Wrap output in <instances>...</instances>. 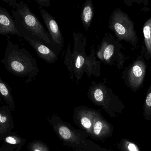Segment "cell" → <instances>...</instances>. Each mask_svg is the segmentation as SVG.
I'll list each match as a JSON object with an SVG mask.
<instances>
[{
	"label": "cell",
	"mask_w": 151,
	"mask_h": 151,
	"mask_svg": "<svg viewBox=\"0 0 151 151\" xmlns=\"http://www.w3.org/2000/svg\"><path fill=\"white\" fill-rule=\"evenodd\" d=\"M72 36L74 40L73 50H71V43H69L64 59V64L70 73V80L73 81L76 79V83L78 84L84 73H86L89 79L92 76L99 77L102 62L97 60L94 46L91 47V53L87 55L86 52V36L81 32H73Z\"/></svg>",
	"instance_id": "1"
},
{
	"label": "cell",
	"mask_w": 151,
	"mask_h": 151,
	"mask_svg": "<svg viewBox=\"0 0 151 151\" xmlns=\"http://www.w3.org/2000/svg\"><path fill=\"white\" fill-rule=\"evenodd\" d=\"M12 8L11 12L17 29L23 38L41 42L53 50L51 37L37 16L33 14L27 3L16 0H2Z\"/></svg>",
	"instance_id": "2"
},
{
	"label": "cell",
	"mask_w": 151,
	"mask_h": 151,
	"mask_svg": "<svg viewBox=\"0 0 151 151\" xmlns=\"http://www.w3.org/2000/svg\"><path fill=\"white\" fill-rule=\"evenodd\" d=\"M7 41L5 57L1 62L8 72L24 78L26 83L32 82L39 73L36 59L26 48L12 42L9 37Z\"/></svg>",
	"instance_id": "3"
},
{
	"label": "cell",
	"mask_w": 151,
	"mask_h": 151,
	"mask_svg": "<svg viewBox=\"0 0 151 151\" xmlns=\"http://www.w3.org/2000/svg\"><path fill=\"white\" fill-rule=\"evenodd\" d=\"M47 120L63 144L73 151H110L87 139L89 134L81 129H75L55 114L50 118L47 117Z\"/></svg>",
	"instance_id": "4"
},
{
	"label": "cell",
	"mask_w": 151,
	"mask_h": 151,
	"mask_svg": "<svg viewBox=\"0 0 151 151\" xmlns=\"http://www.w3.org/2000/svg\"><path fill=\"white\" fill-rule=\"evenodd\" d=\"M86 95L93 104L101 107L110 117H115L125 108L119 97L104 82L92 81Z\"/></svg>",
	"instance_id": "5"
},
{
	"label": "cell",
	"mask_w": 151,
	"mask_h": 151,
	"mask_svg": "<svg viewBox=\"0 0 151 151\" xmlns=\"http://www.w3.org/2000/svg\"><path fill=\"white\" fill-rule=\"evenodd\" d=\"M108 28L114 33L118 41H124L131 45L132 50L138 47L139 38L133 21L121 9L113 10L108 20Z\"/></svg>",
	"instance_id": "6"
},
{
	"label": "cell",
	"mask_w": 151,
	"mask_h": 151,
	"mask_svg": "<svg viewBox=\"0 0 151 151\" xmlns=\"http://www.w3.org/2000/svg\"><path fill=\"white\" fill-rule=\"evenodd\" d=\"M123 47L122 45L114 36L106 33L99 46L97 57L103 64L121 69L129 58L121 51Z\"/></svg>",
	"instance_id": "7"
},
{
	"label": "cell",
	"mask_w": 151,
	"mask_h": 151,
	"mask_svg": "<svg viewBox=\"0 0 151 151\" xmlns=\"http://www.w3.org/2000/svg\"><path fill=\"white\" fill-rule=\"evenodd\" d=\"M147 65L141 51L138 56L122 72L124 84L133 92H136L144 85Z\"/></svg>",
	"instance_id": "8"
},
{
	"label": "cell",
	"mask_w": 151,
	"mask_h": 151,
	"mask_svg": "<svg viewBox=\"0 0 151 151\" xmlns=\"http://www.w3.org/2000/svg\"><path fill=\"white\" fill-rule=\"evenodd\" d=\"M100 113L99 110L86 106H78L74 109L73 122L81 130L91 137L94 120Z\"/></svg>",
	"instance_id": "9"
},
{
	"label": "cell",
	"mask_w": 151,
	"mask_h": 151,
	"mask_svg": "<svg viewBox=\"0 0 151 151\" xmlns=\"http://www.w3.org/2000/svg\"><path fill=\"white\" fill-rule=\"evenodd\" d=\"M40 15L51 37L53 50L58 54L64 47V37L54 17L45 9H40Z\"/></svg>",
	"instance_id": "10"
},
{
	"label": "cell",
	"mask_w": 151,
	"mask_h": 151,
	"mask_svg": "<svg viewBox=\"0 0 151 151\" xmlns=\"http://www.w3.org/2000/svg\"><path fill=\"white\" fill-rule=\"evenodd\" d=\"M114 126L105 119L101 113L94 120L91 137L98 141L105 140L112 137Z\"/></svg>",
	"instance_id": "11"
},
{
	"label": "cell",
	"mask_w": 151,
	"mask_h": 151,
	"mask_svg": "<svg viewBox=\"0 0 151 151\" xmlns=\"http://www.w3.org/2000/svg\"><path fill=\"white\" fill-rule=\"evenodd\" d=\"M9 34L23 38V34L17 28L14 17L6 9L0 6V35L8 36Z\"/></svg>",
	"instance_id": "12"
},
{
	"label": "cell",
	"mask_w": 151,
	"mask_h": 151,
	"mask_svg": "<svg viewBox=\"0 0 151 151\" xmlns=\"http://www.w3.org/2000/svg\"><path fill=\"white\" fill-rule=\"evenodd\" d=\"M24 38L33 47L38 57L44 60L47 63L53 64L58 60L59 59L58 54L46 45L28 38Z\"/></svg>",
	"instance_id": "13"
},
{
	"label": "cell",
	"mask_w": 151,
	"mask_h": 151,
	"mask_svg": "<svg viewBox=\"0 0 151 151\" xmlns=\"http://www.w3.org/2000/svg\"><path fill=\"white\" fill-rule=\"evenodd\" d=\"M11 109L8 106L0 108V141L12 132L14 128Z\"/></svg>",
	"instance_id": "14"
},
{
	"label": "cell",
	"mask_w": 151,
	"mask_h": 151,
	"mask_svg": "<svg viewBox=\"0 0 151 151\" xmlns=\"http://www.w3.org/2000/svg\"><path fill=\"white\" fill-rule=\"evenodd\" d=\"M144 45L141 52L147 60H151V17L147 19L143 26Z\"/></svg>",
	"instance_id": "15"
},
{
	"label": "cell",
	"mask_w": 151,
	"mask_h": 151,
	"mask_svg": "<svg viewBox=\"0 0 151 151\" xmlns=\"http://www.w3.org/2000/svg\"><path fill=\"white\" fill-rule=\"evenodd\" d=\"M94 16V6L92 0H86L84 3L81 13L82 24L86 32L91 26Z\"/></svg>",
	"instance_id": "16"
},
{
	"label": "cell",
	"mask_w": 151,
	"mask_h": 151,
	"mask_svg": "<svg viewBox=\"0 0 151 151\" xmlns=\"http://www.w3.org/2000/svg\"><path fill=\"white\" fill-rule=\"evenodd\" d=\"M4 145L13 148L15 151H20L25 145L26 140L16 132H12L3 139Z\"/></svg>",
	"instance_id": "17"
},
{
	"label": "cell",
	"mask_w": 151,
	"mask_h": 151,
	"mask_svg": "<svg viewBox=\"0 0 151 151\" xmlns=\"http://www.w3.org/2000/svg\"><path fill=\"white\" fill-rule=\"evenodd\" d=\"M11 87L0 77V93L7 106L9 107L12 112H14L15 105L13 95L11 93Z\"/></svg>",
	"instance_id": "18"
},
{
	"label": "cell",
	"mask_w": 151,
	"mask_h": 151,
	"mask_svg": "<svg viewBox=\"0 0 151 151\" xmlns=\"http://www.w3.org/2000/svg\"><path fill=\"white\" fill-rule=\"evenodd\" d=\"M143 116L146 121H151V83L147 91L144 101Z\"/></svg>",
	"instance_id": "19"
},
{
	"label": "cell",
	"mask_w": 151,
	"mask_h": 151,
	"mask_svg": "<svg viewBox=\"0 0 151 151\" xmlns=\"http://www.w3.org/2000/svg\"><path fill=\"white\" fill-rule=\"evenodd\" d=\"M117 145L121 151H141L136 143L126 138L122 139Z\"/></svg>",
	"instance_id": "20"
},
{
	"label": "cell",
	"mask_w": 151,
	"mask_h": 151,
	"mask_svg": "<svg viewBox=\"0 0 151 151\" xmlns=\"http://www.w3.org/2000/svg\"><path fill=\"white\" fill-rule=\"evenodd\" d=\"M27 148L29 151H50L48 146L43 141L35 140L28 145Z\"/></svg>",
	"instance_id": "21"
},
{
	"label": "cell",
	"mask_w": 151,
	"mask_h": 151,
	"mask_svg": "<svg viewBox=\"0 0 151 151\" xmlns=\"http://www.w3.org/2000/svg\"><path fill=\"white\" fill-rule=\"evenodd\" d=\"M36 1L39 6L40 9L43 7H49L51 5L50 0H36Z\"/></svg>",
	"instance_id": "22"
},
{
	"label": "cell",
	"mask_w": 151,
	"mask_h": 151,
	"mask_svg": "<svg viewBox=\"0 0 151 151\" xmlns=\"http://www.w3.org/2000/svg\"><path fill=\"white\" fill-rule=\"evenodd\" d=\"M0 151H15L13 148L6 145H3L0 147Z\"/></svg>",
	"instance_id": "23"
}]
</instances>
